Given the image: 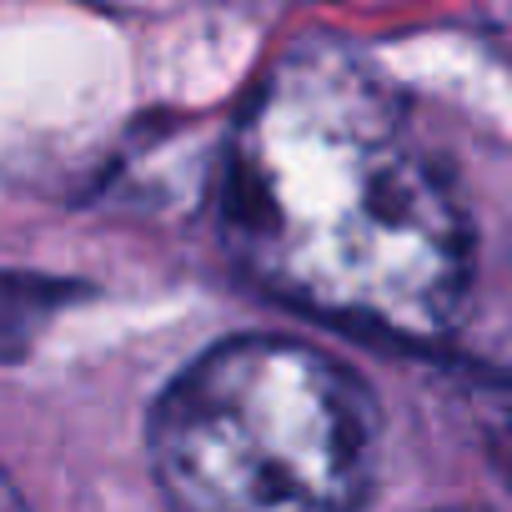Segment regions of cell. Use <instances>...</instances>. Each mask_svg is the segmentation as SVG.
Instances as JSON below:
<instances>
[{"label": "cell", "instance_id": "6da1fadb", "mask_svg": "<svg viewBox=\"0 0 512 512\" xmlns=\"http://www.w3.org/2000/svg\"><path fill=\"white\" fill-rule=\"evenodd\" d=\"M221 246L262 292L392 342L457 332L477 236L442 156L402 96L342 41H302L236 111Z\"/></svg>", "mask_w": 512, "mask_h": 512}, {"label": "cell", "instance_id": "7a4b0ae2", "mask_svg": "<svg viewBox=\"0 0 512 512\" xmlns=\"http://www.w3.org/2000/svg\"><path fill=\"white\" fill-rule=\"evenodd\" d=\"M377 437L367 382L272 332L226 337L186 362L146 422L171 512H362Z\"/></svg>", "mask_w": 512, "mask_h": 512}, {"label": "cell", "instance_id": "3957f363", "mask_svg": "<svg viewBox=\"0 0 512 512\" xmlns=\"http://www.w3.org/2000/svg\"><path fill=\"white\" fill-rule=\"evenodd\" d=\"M56 302H61V287L56 282L6 277V272H0V362L21 357L36 342V332L51 322Z\"/></svg>", "mask_w": 512, "mask_h": 512}, {"label": "cell", "instance_id": "277c9868", "mask_svg": "<svg viewBox=\"0 0 512 512\" xmlns=\"http://www.w3.org/2000/svg\"><path fill=\"white\" fill-rule=\"evenodd\" d=\"M0 512H26V502H21V492L6 472H0Z\"/></svg>", "mask_w": 512, "mask_h": 512}]
</instances>
